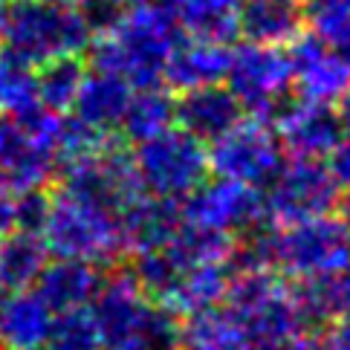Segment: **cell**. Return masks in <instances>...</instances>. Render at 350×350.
<instances>
[{
    "mask_svg": "<svg viewBox=\"0 0 350 350\" xmlns=\"http://www.w3.org/2000/svg\"><path fill=\"white\" fill-rule=\"evenodd\" d=\"M237 119H243V110L226 90V84L197 87V90L183 93L180 102H174V124L197 136L200 142L217 139Z\"/></svg>",
    "mask_w": 350,
    "mask_h": 350,
    "instance_id": "14",
    "label": "cell"
},
{
    "mask_svg": "<svg viewBox=\"0 0 350 350\" xmlns=\"http://www.w3.org/2000/svg\"><path fill=\"white\" fill-rule=\"evenodd\" d=\"M327 350H350V312L330 321V333L324 336Z\"/></svg>",
    "mask_w": 350,
    "mask_h": 350,
    "instance_id": "33",
    "label": "cell"
},
{
    "mask_svg": "<svg viewBox=\"0 0 350 350\" xmlns=\"http://www.w3.org/2000/svg\"><path fill=\"white\" fill-rule=\"evenodd\" d=\"M133 87L128 81H122L119 76H110V72H90L84 76L76 102H72V110L81 122H87L90 128L110 133L122 124L124 107L131 102Z\"/></svg>",
    "mask_w": 350,
    "mask_h": 350,
    "instance_id": "21",
    "label": "cell"
},
{
    "mask_svg": "<svg viewBox=\"0 0 350 350\" xmlns=\"http://www.w3.org/2000/svg\"><path fill=\"white\" fill-rule=\"evenodd\" d=\"M105 3H110L113 9H133V6H145V3H151V0H105Z\"/></svg>",
    "mask_w": 350,
    "mask_h": 350,
    "instance_id": "36",
    "label": "cell"
},
{
    "mask_svg": "<svg viewBox=\"0 0 350 350\" xmlns=\"http://www.w3.org/2000/svg\"><path fill=\"white\" fill-rule=\"evenodd\" d=\"M252 347L226 304L180 319V350H246Z\"/></svg>",
    "mask_w": 350,
    "mask_h": 350,
    "instance_id": "23",
    "label": "cell"
},
{
    "mask_svg": "<svg viewBox=\"0 0 350 350\" xmlns=\"http://www.w3.org/2000/svg\"><path fill=\"white\" fill-rule=\"evenodd\" d=\"M46 3H55V6H70V9H84L90 0H46Z\"/></svg>",
    "mask_w": 350,
    "mask_h": 350,
    "instance_id": "37",
    "label": "cell"
},
{
    "mask_svg": "<svg viewBox=\"0 0 350 350\" xmlns=\"http://www.w3.org/2000/svg\"><path fill=\"white\" fill-rule=\"evenodd\" d=\"M180 29L162 6L145 3L116 12L102 29L93 32L90 61L98 72H110L136 87H151L162 81V70Z\"/></svg>",
    "mask_w": 350,
    "mask_h": 350,
    "instance_id": "1",
    "label": "cell"
},
{
    "mask_svg": "<svg viewBox=\"0 0 350 350\" xmlns=\"http://www.w3.org/2000/svg\"><path fill=\"white\" fill-rule=\"evenodd\" d=\"M0 293H3V278H0Z\"/></svg>",
    "mask_w": 350,
    "mask_h": 350,
    "instance_id": "40",
    "label": "cell"
},
{
    "mask_svg": "<svg viewBox=\"0 0 350 350\" xmlns=\"http://www.w3.org/2000/svg\"><path fill=\"white\" fill-rule=\"evenodd\" d=\"M327 168H330V177L336 183V189H339V194L350 197V139H342L327 154Z\"/></svg>",
    "mask_w": 350,
    "mask_h": 350,
    "instance_id": "31",
    "label": "cell"
},
{
    "mask_svg": "<svg viewBox=\"0 0 350 350\" xmlns=\"http://www.w3.org/2000/svg\"><path fill=\"white\" fill-rule=\"evenodd\" d=\"M119 223H122L124 252L139 255V252H151V249L165 246L177 234L183 220H180V208L174 203L142 194L119 211Z\"/></svg>",
    "mask_w": 350,
    "mask_h": 350,
    "instance_id": "17",
    "label": "cell"
},
{
    "mask_svg": "<svg viewBox=\"0 0 350 350\" xmlns=\"http://www.w3.org/2000/svg\"><path fill=\"white\" fill-rule=\"evenodd\" d=\"M44 347H49V350H102V336H98L93 310L72 307V310L55 312Z\"/></svg>",
    "mask_w": 350,
    "mask_h": 350,
    "instance_id": "30",
    "label": "cell"
},
{
    "mask_svg": "<svg viewBox=\"0 0 350 350\" xmlns=\"http://www.w3.org/2000/svg\"><path fill=\"white\" fill-rule=\"evenodd\" d=\"M35 110H41L35 64L9 46H0V116L21 122Z\"/></svg>",
    "mask_w": 350,
    "mask_h": 350,
    "instance_id": "24",
    "label": "cell"
},
{
    "mask_svg": "<svg viewBox=\"0 0 350 350\" xmlns=\"http://www.w3.org/2000/svg\"><path fill=\"white\" fill-rule=\"evenodd\" d=\"M35 81H38V102L49 113H67L72 110L76 93L84 81V67L79 55H64L44 61L35 70Z\"/></svg>",
    "mask_w": 350,
    "mask_h": 350,
    "instance_id": "28",
    "label": "cell"
},
{
    "mask_svg": "<svg viewBox=\"0 0 350 350\" xmlns=\"http://www.w3.org/2000/svg\"><path fill=\"white\" fill-rule=\"evenodd\" d=\"M260 197H264V215L275 226H290V223L330 215L342 200L327 162L310 157L284 162L278 174L267 183V194Z\"/></svg>",
    "mask_w": 350,
    "mask_h": 350,
    "instance_id": "9",
    "label": "cell"
},
{
    "mask_svg": "<svg viewBox=\"0 0 350 350\" xmlns=\"http://www.w3.org/2000/svg\"><path fill=\"white\" fill-rule=\"evenodd\" d=\"M223 81L249 116H275V110L286 102V93L293 87L286 49L255 41L241 44L234 53H229V67Z\"/></svg>",
    "mask_w": 350,
    "mask_h": 350,
    "instance_id": "10",
    "label": "cell"
},
{
    "mask_svg": "<svg viewBox=\"0 0 350 350\" xmlns=\"http://www.w3.org/2000/svg\"><path fill=\"white\" fill-rule=\"evenodd\" d=\"M98 284H102L98 267L84 264V260L58 258L44 267L38 281H35V293L44 298L53 312H61L72 307H87L93 301Z\"/></svg>",
    "mask_w": 350,
    "mask_h": 350,
    "instance_id": "20",
    "label": "cell"
},
{
    "mask_svg": "<svg viewBox=\"0 0 350 350\" xmlns=\"http://www.w3.org/2000/svg\"><path fill=\"white\" fill-rule=\"evenodd\" d=\"M55 312L35 290H12L0 298V345L6 350H41Z\"/></svg>",
    "mask_w": 350,
    "mask_h": 350,
    "instance_id": "16",
    "label": "cell"
},
{
    "mask_svg": "<svg viewBox=\"0 0 350 350\" xmlns=\"http://www.w3.org/2000/svg\"><path fill=\"white\" fill-rule=\"evenodd\" d=\"M180 220L194 229L217 232V234H249L264 223V197L260 189L232 180H211L200 183L197 189L180 200Z\"/></svg>",
    "mask_w": 350,
    "mask_h": 350,
    "instance_id": "11",
    "label": "cell"
},
{
    "mask_svg": "<svg viewBox=\"0 0 350 350\" xmlns=\"http://www.w3.org/2000/svg\"><path fill=\"white\" fill-rule=\"evenodd\" d=\"M133 165L142 180L145 194L180 203L189 197L208 174L206 142L185 133L177 124L162 131L151 139L136 142Z\"/></svg>",
    "mask_w": 350,
    "mask_h": 350,
    "instance_id": "6",
    "label": "cell"
},
{
    "mask_svg": "<svg viewBox=\"0 0 350 350\" xmlns=\"http://www.w3.org/2000/svg\"><path fill=\"white\" fill-rule=\"evenodd\" d=\"M301 27L298 0H246L241 6V32L246 41L286 46L301 35Z\"/></svg>",
    "mask_w": 350,
    "mask_h": 350,
    "instance_id": "22",
    "label": "cell"
},
{
    "mask_svg": "<svg viewBox=\"0 0 350 350\" xmlns=\"http://www.w3.org/2000/svg\"><path fill=\"white\" fill-rule=\"evenodd\" d=\"M49 264L38 232H12L0 241V278L9 290H27Z\"/></svg>",
    "mask_w": 350,
    "mask_h": 350,
    "instance_id": "25",
    "label": "cell"
},
{
    "mask_svg": "<svg viewBox=\"0 0 350 350\" xmlns=\"http://www.w3.org/2000/svg\"><path fill=\"white\" fill-rule=\"evenodd\" d=\"M290 81L301 98L333 105L350 87V53L333 49L312 35H298L286 49Z\"/></svg>",
    "mask_w": 350,
    "mask_h": 350,
    "instance_id": "12",
    "label": "cell"
},
{
    "mask_svg": "<svg viewBox=\"0 0 350 350\" xmlns=\"http://www.w3.org/2000/svg\"><path fill=\"white\" fill-rule=\"evenodd\" d=\"M272 350H327V345H324L321 336H312V333H304V336H295V339L284 342L278 347Z\"/></svg>",
    "mask_w": 350,
    "mask_h": 350,
    "instance_id": "34",
    "label": "cell"
},
{
    "mask_svg": "<svg viewBox=\"0 0 350 350\" xmlns=\"http://www.w3.org/2000/svg\"><path fill=\"white\" fill-rule=\"evenodd\" d=\"M232 264H200V267H185L177 281L171 284V290L157 301L174 319H185L191 312L208 310L223 304L232 278Z\"/></svg>",
    "mask_w": 350,
    "mask_h": 350,
    "instance_id": "18",
    "label": "cell"
},
{
    "mask_svg": "<svg viewBox=\"0 0 350 350\" xmlns=\"http://www.w3.org/2000/svg\"><path fill=\"white\" fill-rule=\"evenodd\" d=\"M3 41L12 53L38 67L53 58L81 55L93 41V23L84 9L55 6L46 0H21L12 3L6 15Z\"/></svg>",
    "mask_w": 350,
    "mask_h": 350,
    "instance_id": "5",
    "label": "cell"
},
{
    "mask_svg": "<svg viewBox=\"0 0 350 350\" xmlns=\"http://www.w3.org/2000/svg\"><path fill=\"white\" fill-rule=\"evenodd\" d=\"M90 310L98 336H102V347L107 350L139 347L168 316L148 298L133 272H113L110 278H105L93 295Z\"/></svg>",
    "mask_w": 350,
    "mask_h": 350,
    "instance_id": "7",
    "label": "cell"
},
{
    "mask_svg": "<svg viewBox=\"0 0 350 350\" xmlns=\"http://www.w3.org/2000/svg\"><path fill=\"white\" fill-rule=\"evenodd\" d=\"M246 350H258V347H246Z\"/></svg>",
    "mask_w": 350,
    "mask_h": 350,
    "instance_id": "41",
    "label": "cell"
},
{
    "mask_svg": "<svg viewBox=\"0 0 350 350\" xmlns=\"http://www.w3.org/2000/svg\"><path fill=\"white\" fill-rule=\"evenodd\" d=\"M208 154V171L215 177L243 183L252 189L264 185L278 174L284 165V148L267 119H237L226 133L211 139Z\"/></svg>",
    "mask_w": 350,
    "mask_h": 350,
    "instance_id": "8",
    "label": "cell"
},
{
    "mask_svg": "<svg viewBox=\"0 0 350 350\" xmlns=\"http://www.w3.org/2000/svg\"><path fill=\"white\" fill-rule=\"evenodd\" d=\"M18 191H12L6 183H0V241L6 234L18 232Z\"/></svg>",
    "mask_w": 350,
    "mask_h": 350,
    "instance_id": "32",
    "label": "cell"
},
{
    "mask_svg": "<svg viewBox=\"0 0 350 350\" xmlns=\"http://www.w3.org/2000/svg\"><path fill=\"white\" fill-rule=\"evenodd\" d=\"M243 264L269 267L298 284L350 269V217L330 211L255 234Z\"/></svg>",
    "mask_w": 350,
    "mask_h": 350,
    "instance_id": "2",
    "label": "cell"
},
{
    "mask_svg": "<svg viewBox=\"0 0 350 350\" xmlns=\"http://www.w3.org/2000/svg\"><path fill=\"white\" fill-rule=\"evenodd\" d=\"M223 304L234 312L249 345L258 350H272L295 336L310 333L298 290L269 267L243 264L234 269Z\"/></svg>",
    "mask_w": 350,
    "mask_h": 350,
    "instance_id": "3",
    "label": "cell"
},
{
    "mask_svg": "<svg viewBox=\"0 0 350 350\" xmlns=\"http://www.w3.org/2000/svg\"><path fill=\"white\" fill-rule=\"evenodd\" d=\"M272 131L278 136L281 148L310 159H324L345 139L336 110L324 102H312V98L284 102L275 110Z\"/></svg>",
    "mask_w": 350,
    "mask_h": 350,
    "instance_id": "13",
    "label": "cell"
},
{
    "mask_svg": "<svg viewBox=\"0 0 350 350\" xmlns=\"http://www.w3.org/2000/svg\"><path fill=\"white\" fill-rule=\"evenodd\" d=\"M174 102H177V98L165 90H159L157 84L136 87L131 93L128 107H124L119 128L124 131V136H131L133 142L151 139V136L168 131L174 124Z\"/></svg>",
    "mask_w": 350,
    "mask_h": 350,
    "instance_id": "26",
    "label": "cell"
},
{
    "mask_svg": "<svg viewBox=\"0 0 350 350\" xmlns=\"http://www.w3.org/2000/svg\"><path fill=\"white\" fill-rule=\"evenodd\" d=\"M6 15H9V3L0 0V38H3V27H6Z\"/></svg>",
    "mask_w": 350,
    "mask_h": 350,
    "instance_id": "38",
    "label": "cell"
},
{
    "mask_svg": "<svg viewBox=\"0 0 350 350\" xmlns=\"http://www.w3.org/2000/svg\"><path fill=\"white\" fill-rule=\"evenodd\" d=\"M241 6L243 0H165L162 9L191 38L229 44L241 32Z\"/></svg>",
    "mask_w": 350,
    "mask_h": 350,
    "instance_id": "19",
    "label": "cell"
},
{
    "mask_svg": "<svg viewBox=\"0 0 350 350\" xmlns=\"http://www.w3.org/2000/svg\"><path fill=\"white\" fill-rule=\"evenodd\" d=\"M6 3H21V0H6Z\"/></svg>",
    "mask_w": 350,
    "mask_h": 350,
    "instance_id": "39",
    "label": "cell"
},
{
    "mask_svg": "<svg viewBox=\"0 0 350 350\" xmlns=\"http://www.w3.org/2000/svg\"><path fill=\"white\" fill-rule=\"evenodd\" d=\"M301 21L316 41L350 53V0H304Z\"/></svg>",
    "mask_w": 350,
    "mask_h": 350,
    "instance_id": "29",
    "label": "cell"
},
{
    "mask_svg": "<svg viewBox=\"0 0 350 350\" xmlns=\"http://www.w3.org/2000/svg\"><path fill=\"white\" fill-rule=\"evenodd\" d=\"M295 290L310 327L312 324H330L333 319L350 312V269L324 275L316 281H301Z\"/></svg>",
    "mask_w": 350,
    "mask_h": 350,
    "instance_id": "27",
    "label": "cell"
},
{
    "mask_svg": "<svg viewBox=\"0 0 350 350\" xmlns=\"http://www.w3.org/2000/svg\"><path fill=\"white\" fill-rule=\"evenodd\" d=\"M229 67V49L220 41H206V38H185L177 41L171 55L162 70V79L168 81L171 90L189 93L197 87L208 84H223Z\"/></svg>",
    "mask_w": 350,
    "mask_h": 350,
    "instance_id": "15",
    "label": "cell"
},
{
    "mask_svg": "<svg viewBox=\"0 0 350 350\" xmlns=\"http://www.w3.org/2000/svg\"><path fill=\"white\" fill-rule=\"evenodd\" d=\"M336 116H339V124H342V133L350 139V87L345 90V96L339 98V110H336Z\"/></svg>",
    "mask_w": 350,
    "mask_h": 350,
    "instance_id": "35",
    "label": "cell"
},
{
    "mask_svg": "<svg viewBox=\"0 0 350 350\" xmlns=\"http://www.w3.org/2000/svg\"><path fill=\"white\" fill-rule=\"evenodd\" d=\"M38 234L49 255L84 260L93 267L113 264L124 252L116 211L64 185L46 200V215Z\"/></svg>",
    "mask_w": 350,
    "mask_h": 350,
    "instance_id": "4",
    "label": "cell"
}]
</instances>
